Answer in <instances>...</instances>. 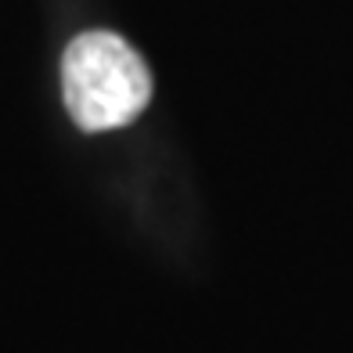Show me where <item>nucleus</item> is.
Here are the masks:
<instances>
[{"label": "nucleus", "instance_id": "f257e3e1", "mask_svg": "<svg viewBox=\"0 0 353 353\" xmlns=\"http://www.w3.org/2000/svg\"><path fill=\"white\" fill-rule=\"evenodd\" d=\"M61 94L72 123L87 134L119 130L152 101V72L119 33H79L61 58Z\"/></svg>", "mask_w": 353, "mask_h": 353}]
</instances>
